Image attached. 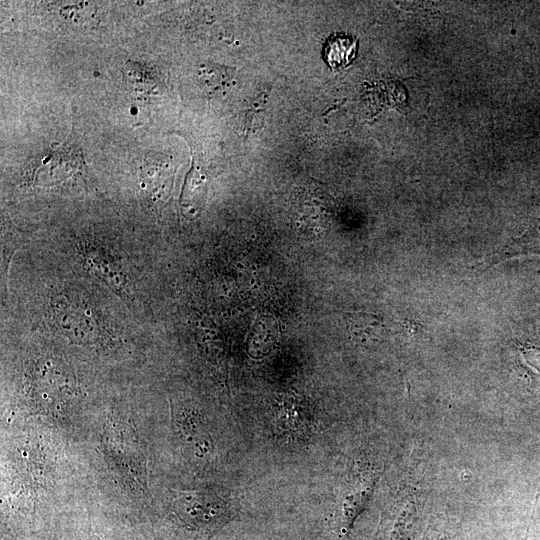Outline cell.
<instances>
[{
	"mask_svg": "<svg viewBox=\"0 0 540 540\" xmlns=\"http://www.w3.org/2000/svg\"><path fill=\"white\" fill-rule=\"evenodd\" d=\"M355 40L344 36L331 37L324 47V59L332 68L347 66L355 56Z\"/></svg>",
	"mask_w": 540,
	"mask_h": 540,
	"instance_id": "obj_3",
	"label": "cell"
},
{
	"mask_svg": "<svg viewBox=\"0 0 540 540\" xmlns=\"http://www.w3.org/2000/svg\"><path fill=\"white\" fill-rule=\"evenodd\" d=\"M87 540H102L98 535L93 534L88 537Z\"/></svg>",
	"mask_w": 540,
	"mask_h": 540,
	"instance_id": "obj_5",
	"label": "cell"
},
{
	"mask_svg": "<svg viewBox=\"0 0 540 540\" xmlns=\"http://www.w3.org/2000/svg\"><path fill=\"white\" fill-rule=\"evenodd\" d=\"M529 254L540 255V208L521 235L512 238L491 254L483 257L476 263L474 269L487 270L506 259Z\"/></svg>",
	"mask_w": 540,
	"mask_h": 540,
	"instance_id": "obj_2",
	"label": "cell"
},
{
	"mask_svg": "<svg viewBox=\"0 0 540 540\" xmlns=\"http://www.w3.org/2000/svg\"><path fill=\"white\" fill-rule=\"evenodd\" d=\"M173 508L181 522L203 536L213 534L232 515L230 505L222 497L201 492L182 494Z\"/></svg>",
	"mask_w": 540,
	"mask_h": 540,
	"instance_id": "obj_1",
	"label": "cell"
},
{
	"mask_svg": "<svg viewBox=\"0 0 540 540\" xmlns=\"http://www.w3.org/2000/svg\"><path fill=\"white\" fill-rule=\"evenodd\" d=\"M231 70L215 64L203 65L198 71V80L202 89L210 94L217 93L229 85Z\"/></svg>",
	"mask_w": 540,
	"mask_h": 540,
	"instance_id": "obj_4",
	"label": "cell"
}]
</instances>
